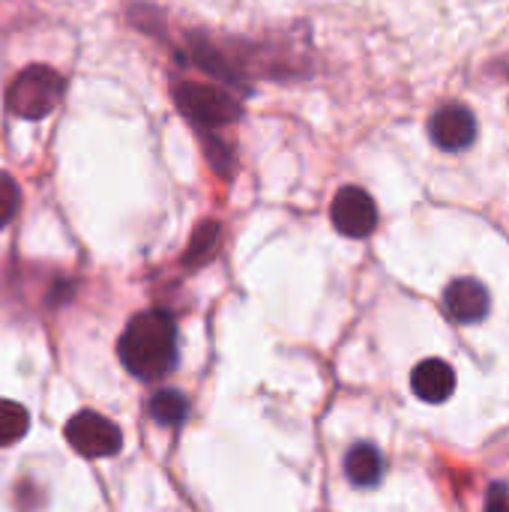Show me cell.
Here are the masks:
<instances>
[{
  "label": "cell",
  "instance_id": "1",
  "mask_svg": "<svg viewBox=\"0 0 509 512\" xmlns=\"http://www.w3.org/2000/svg\"><path fill=\"white\" fill-rule=\"evenodd\" d=\"M120 363L141 381L165 378L177 366V327L168 312H141L117 342Z\"/></svg>",
  "mask_w": 509,
  "mask_h": 512
},
{
  "label": "cell",
  "instance_id": "2",
  "mask_svg": "<svg viewBox=\"0 0 509 512\" xmlns=\"http://www.w3.org/2000/svg\"><path fill=\"white\" fill-rule=\"evenodd\" d=\"M63 87L66 84H63L60 72H54L51 66L33 63L12 78V84L6 90V105L12 114H18L24 120H42L57 108Z\"/></svg>",
  "mask_w": 509,
  "mask_h": 512
},
{
  "label": "cell",
  "instance_id": "3",
  "mask_svg": "<svg viewBox=\"0 0 509 512\" xmlns=\"http://www.w3.org/2000/svg\"><path fill=\"white\" fill-rule=\"evenodd\" d=\"M174 102L198 129H219L240 120L243 114V105L228 90L198 81H180L174 87Z\"/></svg>",
  "mask_w": 509,
  "mask_h": 512
},
{
  "label": "cell",
  "instance_id": "4",
  "mask_svg": "<svg viewBox=\"0 0 509 512\" xmlns=\"http://www.w3.org/2000/svg\"><path fill=\"white\" fill-rule=\"evenodd\" d=\"M66 441L75 453L87 459H108V456H117L123 447L120 429L96 411H78L66 423Z\"/></svg>",
  "mask_w": 509,
  "mask_h": 512
},
{
  "label": "cell",
  "instance_id": "5",
  "mask_svg": "<svg viewBox=\"0 0 509 512\" xmlns=\"http://www.w3.org/2000/svg\"><path fill=\"white\" fill-rule=\"evenodd\" d=\"M330 219H333L339 234L363 240L378 225V207H375V201H372V195L366 189L345 186V189L336 192V198L330 204Z\"/></svg>",
  "mask_w": 509,
  "mask_h": 512
},
{
  "label": "cell",
  "instance_id": "6",
  "mask_svg": "<svg viewBox=\"0 0 509 512\" xmlns=\"http://www.w3.org/2000/svg\"><path fill=\"white\" fill-rule=\"evenodd\" d=\"M429 135L441 150L459 153L465 147L474 144L477 138V120L465 105H447L441 111H435L432 123H429Z\"/></svg>",
  "mask_w": 509,
  "mask_h": 512
},
{
  "label": "cell",
  "instance_id": "7",
  "mask_svg": "<svg viewBox=\"0 0 509 512\" xmlns=\"http://www.w3.org/2000/svg\"><path fill=\"white\" fill-rule=\"evenodd\" d=\"M489 291L477 279H456L444 291V309L459 324H477L489 315Z\"/></svg>",
  "mask_w": 509,
  "mask_h": 512
},
{
  "label": "cell",
  "instance_id": "8",
  "mask_svg": "<svg viewBox=\"0 0 509 512\" xmlns=\"http://www.w3.org/2000/svg\"><path fill=\"white\" fill-rule=\"evenodd\" d=\"M411 387H414L417 399H423L429 405H441L456 393V372L450 363L432 357V360H423L411 372Z\"/></svg>",
  "mask_w": 509,
  "mask_h": 512
},
{
  "label": "cell",
  "instance_id": "9",
  "mask_svg": "<svg viewBox=\"0 0 509 512\" xmlns=\"http://www.w3.org/2000/svg\"><path fill=\"white\" fill-rule=\"evenodd\" d=\"M345 474L360 489L375 486L381 480V474H384V456H381V450L372 447V444H357L345 456Z\"/></svg>",
  "mask_w": 509,
  "mask_h": 512
},
{
  "label": "cell",
  "instance_id": "10",
  "mask_svg": "<svg viewBox=\"0 0 509 512\" xmlns=\"http://www.w3.org/2000/svg\"><path fill=\"white\" fill-rule=\"evenodd\" d=\"M189 48H192V60H195L207 75H213V78H219V81H225V84H231V87H243V78L237 75V69L231 66V60H228L216 45L204 42L201 36H192V39H189Z\"/></svg>",
  "mask_w": 509,
  "mask_h": 512
},
{
  "label": "cell",
  "instance_id": "11",
  "mask_svg": "<svg viewBox=\"0 0 509 512\" xmlns=\"http://www.w3.org/2000/svg\"><path fill=\"white\" fill-rule=\"evenodd\" d=\"M186 399L174 390H162L150 399V417L156 426H180L186 420Z\"/></svg>",
  "mask_w": 509,
  "mask_h": 512
},
{
  "label": "cell",
  "instance_id": "12",
  "mask_svg": "<svg viewBox=\"0 0 509 512\" xmlns=\"http://www.w3.org/2000/svg\"><path fill=\"white\" fill-rule=\"evenodd\" d=\"M30 429V417L18 402H6L0 399V447H12L18 444Z\"/></svg>",
  "mask_w": 509,
  "mask_h": 512
},
{
  "label": "cell",
  "instance_id": "13",
  "mask_svg": "<svg viewBox=\"0 0 509 512\" xmlns=\"http://www.w3.org/2000/svg\"><path fill=\"white\" fill-rule=\"evenodd\" d=\"M219 237H222V228L216 225V222H204L195 234H192V243H189V249H186V255H183V264H204L213 252H216V246H219Z\"/></svg>",
  "mask_w": 509,
  "mask_h": 512
},
{
  "label": "cell",
  "instance_id": "14",
  "mask_svg": "<svg viewBox=\"0 0 509 512\" xmlns=\"http://www.w3.org/2000/svg\"><path fill=\"white\" fill-rule=\"evenodd\" d=\"M201 138H204V150H207V156H210L213 168H216L219 174H231V168H234V156H231L228 144H225L219 135H213L210 129H201Z\"/></svg>",
  "mask_w": 509,
  "mask_h": 512
},
{
  "label": "cell",
  "instance_id": "15",
  "mask_svg": "<svg viewBox=\"0 0 509 512\" xmlns=\"http://www.w3.org/2000/svg\"><path fill=\"white\" fill-rule=\"evenodd\" d=\"M18 204H21L18 183L9 174H0V231L12 222V216L18 213Z\"/></svg>",
  "mask_w": 509,
  "mask_h": 512
},
{
  "label": "cell",
  "instance_id": "16",
  "mask_svg": "<svg viewBox=\"0 0 509 512\" xmlns=\"http://www.w3.org/2000/svg\"><path fill=\"white\" fill-rule=\"evenodd\" d=\"M486 512H509V489L507 486H492L486 495Z\"/></svg>",
  "mask_w": 509,
  "mask_h": 512
}]
</instances>
